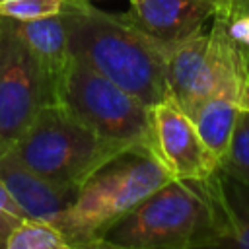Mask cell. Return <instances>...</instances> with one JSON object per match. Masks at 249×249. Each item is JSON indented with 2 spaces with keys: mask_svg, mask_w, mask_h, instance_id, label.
I'll return each mask as SVG.
<instances>
[{
  "mask_svg": "<svg viewBox=\"0 0 249 249\" xmlns=\"http://www.w3.org/2000/svg\"><path fill=\"white\" fill-rule=\"evenodd\" d=\"M12 150L29 169L76 193L105 163L128 152L101 138L62 103H49Z\"/></svg>",
  "mask_w": 249,
  "mask_h": 249,
  "instance_id": "3957f363",
  "label": "cell"
},
{
  "mask_svg": "<svg viewBox=\"0 0 249 249\" xmlns=\"http://www.w3.org/2000/svg\"><path fill=\"white\" fill-rule=\"evenodd\" d=\"M124 16L167 47L195 35L212 21V12L200 0H134Z\"/></svg>",
  "mask_w": 249,
  "mask_h": 249,
  "instance_id": "30bf717a",
  "label": "cell"
},
{
  "mask_svg": "<svg viewBox=\"0 0 249 249\" xmlns=\"http://www.w3.org/2000/svg\"><path fill=\"white\" fill-rule=\"evenodd\" d=\"M6 249H70L62 231L49 222L25 218L6 243Z\"/></svg>",
  "mask_w": 249,
  "mask_h": 249,
  "instance_id": "4fadbf2b",
  "label": "cell"
},
{
  "mask_svg": "<svg viewBox=\"0 0 249 249\" xmlns=\"http://www.w3.org/2000/svg\"><path fill=\"white\" fill-rule=\"evenodd\" d=\"M150 109L154 154L173 179H204L220 165L200 138L195 121L171 97Z\"/></svg>",
  "mask_w": 249,
  "mask_h": 249,
  "instance_id": "52a82bcc",
  "label": "cell"
},
{
  "mask_svg": "<svg viewBox=\"0 0 249 249\" xmlns=\"http://www.w3.org/2000/svg\"><path fill=\"white\" fill-rule=\"evenodd\" d=\"M200 2L212 12V19L218 21H226L235 14H239L241 10L249 8V0H200Z\"/></svg>",
  "mask_w": 249,
  "mask_h": 249,
  "instance_id": "e0dca14e",
  "label": "cell"
},
{
  "mask_svg": "<svg viewBox=\"0 0 249 249\" xmlns=\"http://www.w3.org/2000/svg\"><path fill=\"white\" fill-rule=\"evenodd\" d=\"M193 183L210 204L216 247L249 249V181L218 165L208 177Z\"/></svg>",
  "mask_w": 249,
  "mask_h": 249,
  "instance_id": "ba28073f",
  "label": "cell"
},
{
  "mask_svg": "<svg viewBox=\"0 0 249 249\" xmlns=\"http://www.w3.org/2000/svg\"><path fill=\"white\" fill-rule=\"evenodd\" d=\"M220 23L224 25L228 37L249 56V8L241 10L233 18H230L226 21H220Z\"/></svg>",
  "mask_w": 249,
  "mask_h": 249,
  "instance_id": "2e32d148",
  "label": "cell"
},
{
  "mask_svg": "<svg viewBox=\"0 0 249 249\" xmlns=\"http://www.w3.org/2000/svg\"><path fill=\"white\" fill-rule=\"evenodd\" d=\"M0 19H2V16H0Z\"/></svg>",
  "mask_w": 249,
  "mask_h": 249,
  "instance_id": "ffe728a7",
  "label": "cell"
},
{
  "mask_svg": "<svg viewBox=\"0 0 249 249\" xmlns=\"http://www.w3.org/2000/svg\"><path fill=\"white\" fill-rule=\"evenodd\" d=\"M23 220L25 218H21V216H18V214H14V212H10V210L0 206V249H6L8 239L12 237V233L16 231V228Z\"/></svg>",
  "mask_w": 249,
  "mask_h": 249,
  "instance_id": "ac0fdd59",
  "label": "cell"
},
{
  "mask_svg": "<svg viewBox=\"0 0 249 249\" xmlns=\"http://www.w3.org/2000/svg\"><path fill=\"white\" fill-rule=\"evenodd\" d=\"M2 2H6V0H0V4H2Z\"/></svg>",
  "mask_w": 249,
  "mask_h": 249,
  "instance_id": "d6986e66",
  "label": "cell"
},
{
  "mask_svg": "<svg viewBox=\"0 0 249 249\" xmlns=\"http://www.w3.org/2000/svg\"><path fill=\"white\" fill-rule=\"evenodd\" d=\"M117 249H198L216 247V230L206 196L193 181L169 179L101 239Z\"/></svg>",
  "mask_w": 249,
  "mask_h": 249,
  "instance_id": "277c9868",
  "label": "cell"
},
{
  "mask_svg": "<svg viewBox=\"0 0 249 249\" xmlns=\"http://www.w3.org/2000/svg\"><path fill=\"white\" fill-rule=\"evenodd\" d=\"M239 111L241 109L231 99L222 95H212L204 99L191 115L200 138L204 140L206 148L220 163L228 154Z\"/></svg>",
  "mask_w": 249,
  "mask_h": 249,
  "instance_id": "7c38bea8",
  "label": "cell"
},
{
  "mask_svg": "<svg viewBox=\"0 0 249 249\" xmlns=\"http://www.w3.org/2000/svg\"><path fill=\"white\" fill-rule=\"evenodd\" d=\"M220 165L249 181V111H239L228 154Z\"/></svg>",
  "mask_w": 249,
  "mask_h": 249,
  "instance_id": "5bb4252c",
  "label": "cell"
},
{
  "mask_svg": "<svg viewBox=\"0 0 249 249\" xmlns=\"http://www.w3.org/2000/svg\"><path fill=\"white\" fill-rule=\"evenodd\" d=\"M0 181L12 193L25 218L49 222L56 228L62 214L78 195L76 191H66L53 185L29 169L14 150L0 156Z\"/></svg>",
  "mask_w": 249,
  "mask_h": 249,
  "instance_id": "9c48e42d",
  "label": "cell"
},
{
  "mask_svg": "<svg viewBox=\"0 0 249 249\" xmlns=\"http://www.w3.org/2000/svg\"><path fill=\"white\" fill-rule=\"evenodd\" d=\"M12 19V18H10ZM16 29L39 60L41 68L49 76L54 93L58 91V84L64 76V70L72 58L68 49V33L60 14L39 18V19H14Z\"/></svg>",
  "mask_w": 249,
  "mask_h": 249,
  "instance_id": "8fae6325",
  "label": "cell"
},
{
  "mask_svg": "<svg viewBox=\"0 0 249 249\" xmlns=\"http://www.w3.org/2000/svg\"><path fill=\"white\" fill-rule=\"evenodd\" d=\"M56 103L54 88L39 60L16 29L14 19H0V156L10 152L37 115Z\"/></svg>",
  "mask_w": 249,
  "mask_h": 249,
  "instance_id": "8992f818",
  "label": "cell"
},
{
  "mask_svg": "<svg viewBox=\"0 0 249 249\" xmlns=\"http://www.w3.org/2000/svg\"><path fill=\"white\" fill-rule=\"evenodd\" d=\"M60 16L74 58H80L148 107L171 97L167 76L171 47L142 31L126 16L103 12L86 0H64Z\"/></svg>",
  "mask_w": 249,
  "mask_h": 249,
  "instance_id": "6da1fadb",
  "label": "cell"
},
{
  "mask_svg": "<svg viewBox=\"0 0 249 249\" xmlns=\"http://www.w3.org/2000/svg\"><path fill=\"white\" fill-rule=\"evenodd\" d=\"M130 2H134V0H130Z\"/></svg>",
  "mask_w": 249,
  "mask_h": 249,
  "instance_id": "44dd1931",
  "label": "cell"
},
{
  "mask_svg": "<svg viewBox=\"0 0 249 249\" xmlns=\"http://www.w3.org/2000/svg\"><path fill=\"white\" fill-rule=\"evenodd\" d=\"M56 103L70 109L101 138L128 150L154 152L152 109L80 58H70L58 84Z\"/></svg>",
  "mask_w": 249,
  "mask_h": 249,
  "instance_id": "5b68a950",
  "label": "cell"
},
{
  "mask_svg": "<svg viewBox=\"0 0 249 249\" xmlns=\"http://www.w3.org/2000/svg\"><path fill=\"white\" fill-rule=\"evenodd\" d=\"M64 0H6L0 4V16L18 21L39 19L60 14Z\"/></svg>",
  "mask_w": 249,
  "mask_h": 249,
  "instance_id": "9a60e30c",
  "label": "cell"
},
{
  "mask_svg": "<svg viewBox=\"0 0 249 249\" xmlns=\"http://www.w3.org/2000/svg\"><path fill=\"white\" fill-rule=\"evenodd\" d=\"M169 179L171 173L150 150H128L105 163L58 222L68 247H99L117 222Z\"/></svg>",
  "mask_w": 249,
  "mask_h": 249,
  "instance_id": "7a4b0ae2",
  "label": "cell"
}]
</instances>
